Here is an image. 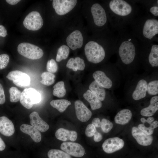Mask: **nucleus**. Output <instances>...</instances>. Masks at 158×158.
Masks as SVG:
<instances>
[{"label": "nucleus", "instance_id": "nucleus-20", "mask_svg": "<svg viewBox=\"0 0 158 158\" xmlns=\"http://www.w3.org/2000/svg\"><path fill=\"white\" fill-rule=\"evenodd\" d=\"M20 130L22 132L29 135L35 142H39L41 141L42 136L40 131L33 126L23 124L20 126Z\"/></svg>", "mask_w": 158, "mask_h": 158}, {"label": "nucleus", "instance_id": "nucleus-32", "mask_svg": "<svg viewBox=\"0 0 158 158\" xmlns=\"http://www.w3.org/2000/svg\"><path fill=\"white\" fill-rule=\"evenodd\" d=\"M47 155L49 158H72L71 155L65 152L56 149L50 150Z\"/></svg>", "mask_w": 158, "mask_h": 158}, {"label": "nucleus", "instance_id": "nucleus-44", "mask_svg": "<svg viewBox=\"0 0 158 158\" xmlns=\"http://www.w3.org/2000/svg\"><path fill=\"white\" fill-rule=\"evenodd\" d=\"M7 31L2 25H0V36L5 37L7 35Z\"/></svg>", "mask_w": 158, "mask_h": 158}, {"label": "nucleus", "instance_id": "nucleus-2", "mask_svg": "<svg viewBox=\"0 0 158 158\" xmlns=\"http://www.w3.org/2000/svg\"><path fill=\"white\" fill-rule=\"evenodd\" d=\"M118 52L120 59L126 65L130 64L136 55L135 45L131 38L125 39L120 43Z\"/></svg>", "mask_w": 158, "mask_h": 158}, {"label": "nucleus", "instance_id": "nucleus-28", "mask_svg": "<svg viewBox=\"0 0 158 158\" xmlns=\"http://www.w3.org/2000/svg\"><path fill=\"white\" fill-rule=\"evenodd\" d=\"M53 95L60 98L63 97L66 95V91L64 83L63 81H60L56 83L53 86Z\"/></svg>", "mask_w": 158, "mask_h": 158}, {"label": "nucleus", "instance_id": "nucleus-30", "mask_svg": "<svg viewBox=\"0 0 158 158\" xmlns=\"http://www.w3.org/2000/svg\"><path fill=\"white\" fill-rule=\"evenodd\" d=\"M158 110V102H157L154 104H150L148 107L142 109L140 113L142 116L150 117L153 116Z\"/></svg>", "mask_w": 158, "mask_h": 158}, {"label": "nucleus", "instance_id": "nucleus-40", "mask_svg": "<svg viewBox=\"0 0 158 158\" xmlns=\"http://www.w3.org/2000/svg\"><path fill=\"white\" fill-rule=\"evenodd\" d=\"M6 99L3 87L0 83V104H2L5 102Z\"/></svg>", "mask_w": 158, "mask_h": 158}, {"label": "nucleus", "instance_id": "nucleus-41", "mask_svg": "<svg viewBox=\"0 0 158 158\" xmlns=\"http://www.w3.org/2000/svg\"><path fill=\"white\" fill-rule=\"evenodd\" d=\"M93 139L94 141L96 142L101 141L103 138L102 135L99 132L97 131L94 135Z\"/></svg>", "mask_w": 158, "mask_h": 158}, {"label": "nucleus", "instance_id": "nucleus-21", "mask_svg": "<svg viewBox=\"0 0 158 158\" xmlns=\"http://www.w3.org/2000/svg\"><path fill=\"white\" fill-rule=\"evenodd\" d=\"M147 86V83L145 80L143 79L140 80L133 93V99L138 100L144 98L146 96Z\"/></svg>", "mask_w": 158, "mask_h": 158}, {"label": "nucleus", "instance_id": "nucleus-45", "mask_svg": "<svg viewBox=\"0 0 158 158\" xmlns=\"http://www.w3.org/2000/svg\"><path fill=\"white\" fill-rule=\"evenodd\" d=\"M154 118L152 117H149L147 119L144 118H142L140 119V121L143 123H147L150 124L151 123L154 121Z\"/></svg>", "mask_w": 158, "mask_h": 158}, {"label": "nucleus", "instance_id": "nucleus-18", "mask_svg": "<svg viewBox=\"0 0 158 158\" xmlns=\"http://www.w3.org/2000/svg\"><path fill=\"white\" fill-rule=\"evenodd\" d=\"M55 136L58 140L64 142L69 140L74 142L77 139V133L75 131L61 128L56 130Z\"/></svg>", "mask_w": 158, "mask_h": 158}, {"label": "nucleus", "instance_id": "nucleus-42", "mask_svg": "<svg viewBox=\"0 0 158 158\" xmlns=\"http://www.w3.org/2000/svg\"><path fill=\"white\" fill-rule=\"evenodd\" d=\"M150 11L153 15L155 16H158V6H154L151 7L150 9Z\"/></svg>", "mask_w": 158, "mask_h": 158}, {"label": "nucleus", "instance_id": "nucleus-15", "mask_svg": "<svg viewBox=\"0 0 158 158\" xmlns=\"http://www.w3.org/2000/svg\"><path fill=\"white\" fill-rule=\"evenodd\" d=\"M133 136L139 145L144 146L150 145L152 143L153 138L151 135H148L134 126L132 128Z\"/></svg>", "mask_w": 158, "mask_h": 158}, {"label": "nucleus", "instance_id": "nucleus-10", "mask_svg": "<svg viewBox=\"0 0 158 158\" xmlns=\"http://www.w3.org/2000/svg\"><path fill=\"white\" fill-rule=\"evenodd\" d=\"M60 148L62 151L70 155L80 157L83 156L85 153V150L83 147L78 143L71 142H65L61 145Z\"/></svg>", "mask_w": 158, "mask_h": 158}, {"label": "nucleus", "instance_id": "nucleus-36", "mask_svg": "<svg viewBox=\"0 0 158 158\" xmlns=\"http://www.w3.org/2000/svg\"><path fill=\"white\" fill-rule=\"evenodd\" d=\"M58 69L57 64L54 59H51L48 61L47 64V70L48 72L55 73L57 71Z\"/></svg>", "mask_w": 158, "mask_h": 158}, {"label": "nucleus", "instance_id": "nucleus-1", "mask_svg": "<svg viewBox=\"0 0 158 158\" xmlns=\"http://www.w3.org/2000/svg\"><path fill=\"white\" fill-rule=\"evenodd\" d=\"M84 51L88 61L94 63L102 62L105 56V51L103 47L94 41L87 42L85 47Z\"/></svg>", "mask_w": 158, "mask_h": 158}, {"label": "nucleus", "instance_id": "nucleus-25", "mask_svg": "<svg viewBox=\"0 0 158 158\" xmlns=\"http://www.w3.org/2000/svg\"><path fill=\"white\" fill-rule=\"evenodd\" d=\"M89 90L100 101H104L106 97V91L103 87L99 85L95 81L89 85Z\"/></svg>", "mask_w": 158, "mask_h": 158}, {"label": "nucleus", "instance_id": "nucleus-6", "mask_svg": "<svg viewBox=\"0 0 158 158\" xmlns=\"http://www.w3.org/2000/svg\"><path fill=\"white\" fill-rule=\"evenodd\" d=\"M23 24L28 29L36 31L42 28L43 24V21L38 12L32 11L25 17L23 21Z\"/></svg>", "mask_w": 158, "mask_h": 158}, {"label": "nucleus", "instance_id": "nucleus-33", "mask_svg": "<svg viewBox=\"0 0 158 158\" xmlns=\"http://www.w3.org/2000/svg\"><path fill=\"white\" fill-rule=\"evenodd\" d=\"M9 92L11 102H16L20 100L21 92L17 88L12 87L9 89Z\"/></svg>", "mask_w": 158, "mask_h": 158}, {"label": "nucleus", "instance_id": "nucleus-27", "mask_svg": "<svg viewBox=\"0 0 158 158\" xmlns=\"http://www.w3.org/2000/svg\"><path fill=\"white\" fill-rule=\"evenodd\" d=\"M148 59L149 63L152 67L158 66V45L157 44H154L152 46Z\"/></svg>", "mask_w": 158, "mask_h": 158}, {"label": "nucleus", "instance_id": "nucleus-29", "mask_svg": "<svg viewBox=\"0 0 158 158\" xmlns=\"http://www.w3.org/2000/svg\"><path fill=\"white\" fill-rule=\"evenodd\" d=\"M70 53L69 47L65 45L61 46L58 49L56 56V61L59 62L67 58Z\"/></svg>", "mask_w": 158, "mask_h": 158}, {"label": "nucleus", "instance_id": "nucleus-3", "mask_svg": "<svg viewBox=\"0 0 158 158\" xmlns=\"http://www.w3.org/2000/svg\"><path fill=\"white\" fill-rule=\"evenodd\" d=\"M41 100L40 94L34 88L29 87L25 88L21 92L20 101L23 107L30 109Z\"/></svg>", "mask_w": 158, "mask_h": 158}, {"label": "nucleus", "instance_id": "nucleus-12", "mask_svg": "<svg viewBox=\"0 0 158 158\" xmlns=\"http://www.w3.org/2000/svg\"><path fill=\"white\" fill-rule=\"evenodd\" d=\"M124 145V142L123 140L115 137L105 140L102 144V147L105 152L111 154L121 149Z\"/></svg>", "mask_w": 158, "mask_h": 158}, {"label": "nucleus", "instance_id": "nucleus-19", "mask_svg": "<svg viewBox=\"0 0 158 158\" xmlns=\"http://www.w3.org/2000/svg\"><path fill=\"white\" fill-rule=\"evenodd\" d=\"M92 75L95 81L104 88L109 89L112 87V81L103 71H96L93 73Z\"/></svg>", "mask_w": 158, "mask_h": 158}, {"label": "nucleus", "instance_id": "nucleus-37", "mask_svg": "<svg viewBox=\"0 0 158 158\" xmlns=\"http://www.w3.org/2000/svg\"><path fill=\"white\" fill-rule=\"evenodd\" d=\"M9 61V57L8 54L0 55V70L5 68L8 65Z\"/></svg>", "mask_w": 158, "mask_h": 158}, {"label": "nucleus", "instance_id": "nucleus-47", "mask_svg": "<svg viewBox=\"0 0 158 158\" xmlns=\"http://www.w3.org/2000/svg\"><path fill=\"white\" fill-rule=\"evenodd\" d=\"M20 1V0H6V1L8 4L11 5H15L17 4Z\"/></svg>", "mask_w": 158, "mask_h": 158}, {"label": "nucleus", "instance_id": "nucleus-5", "mask_svg": "<svg viewBox=\"0 0 158 158\" xmlns=\"http://www.w3.org/2000/svg\"><path fill=\"white\" fill-rule=\"evenodd\" d=\"M109 6L113 13L120 17L128 16L131 14L133 11L131 5L124 0H111L109 2Z\"/></svg>", "mask_w": 158, "mask_h": 158}, {"label": "nucleus", "instance_id": "nucleus-49", "mask_svg": "<svg viewBox=\"0 0 158 158\" xmlns=\"http://www.w3.org/2000/svg\"><path fill=\"white\" fill-rule=\"evenodd\" d=\"M158 96H155L152 97L150 100V104H154L158 102Z\"/></svg>", "mask_w": 158, "mask_h": 158}, {"label": "nucleus", "instance_id": "nucleus-48", "mask_svg": "<svg viewBox=\"0 0 158 158\" xmlns=\"http://www.w3.org/2000/svg\"><path fill=\"white\" fill-rule=\"evenodd\" d=\"M158 126V121H155L152 122L150 124V127L153 129L157 127Z\"/></svg>", "mask_w": 158, "mask_h": 158}, {"label": "nucleus", "instance_id": "nucleus-11", "mask_svg": "<svg viewBox=\"0 0 158 158\" xmlns=\"http://www.w3.org/2000/svg\"><path fill=\"white\" fill-rule=\"evenodd\" d=\"M91 11L95 25L102 27L106 23L107 16L103 8L99 4L95 3L91 6Z\"/></svg>", "mask_w": 158, "mask_h": 158}, {"label": "nucleus", "instance_id": "nucleus-17", "mask_svg": "<svg viewBox=\"0 0 158 158\" xmlns=\"http://www.w3.org/2000/svg\"><path fill=\"white\" fill-rule=\"evenodd\" d=\"M15 131L12 121L5 116L0 117V133L3 135L9 137L12 135Z\"/></svg>", "mask_w": 158, "mask_h": 158}, {"label": "nucleus", "instance_id": "nucleus-14", "mask_svg": "<svg viewBox=\"0 0 158 158\" xmlns=\"http://www.w3.org/2000/svg\"><path fill=\"white\" fill-rule=\"evenodd\" d=\"M83 40L81 32L78 30L72 32L67 36L66 39L68 45L73 50L77 48H80L83 45Z\"/></svg>", "mask_w": 158, "mask_h": 158}, {"label": "nucleus", "instance_id": "nucleus-24", "mask_svg": "<svg viewBox=\"0 0 158 158\" xmlns=\"http://www.w3.org/2000/svg\"><path fill=\"white\" fill-rule=\"evenodd\" d=\"M66 66L74 71H76L78 70H83L85 67V64L83 59L76 57L75 59L71 58L67 61Z\"/></svg>", "mask_w": 158, "mask_h": 158}, {"label": "nucleus", "instance_id": "nucleus-13", "mask_svg": "<svg viewBox=\"0 0 158 158\" xmlns=\"http://www.w3.org/2000/svg\"><path fill=\"white\" fill-rule=\"evenodd\" d=\"M74 104L75 114L78 119L83 122L88 121L91 117V111L80 100L76 101Z\"/></svg>", "mask_w": 158, "mask_h": 158}, {"label": "nucleus", "instance_id": "nucleus-35", "mask_svg": "<svg viewBox=\"0 0 158 158\" xmlns=\"http://www.w3.org/2000/svg\"><path fill=\"white\" fill-rule=\"evenodd\" d=\"M101 128L103 132L105 133H109L113 126L112 123L109 120L103 118L101 121Z\"/></svg>", "mask_w": 158, "mask_h": 158}, {"label": "nucleus", "instance_id": "nucleus-43", "mask_svg": "<svg viewBox=\"0 0 158 158\" xmlns=\"http://www.w3.org/2000/svg\"><path fill=\"white\" fill-rule=\"evenodd\" d=\"M91 124L95 127H100L101 126V121L100 119L98 118H93Z\"/></svg>", "mask_w": 158, "mask_h": 158}, {"label": "nucleus", "instance_id": "nucleus-39", "mask_svg": "<svg viewBox=\"0 0 158 158\" xmlns=\"http://www.w3.org/2000/svg\"><path fill=\"white\" fill-rule=\"evenodd\" d=\"M138 128L143 132L148 135H152L154 132V129L150 126L147 127L144 124H140L138 126Z\"/></svg>", "mask_w": 158, "mask_h": 158}, {"label": "nucleus", "instance_id": "nucleus-4", "mask_svg": "<svg viewBox=\"0 0 158 158\" xmlns=\"http://www.w3.org/2000/svg\"><path fill=\"white\" fill-rule=\"evenodd\" d=\"M17 50L20 55L32 60L40 59L44 55L43 51L40 48L28 43L20 44L18 46Z\"/></svg>", "mask_w": 158, "mask_h": 158}, {"label": "nucleus", "instance_id": "nucleus-31", "mask_svg": "<svg viewBox=\"0 0 158 158\" xmlns=\"http://www.w3.org/2000/svg\"><path fill=\"white\" fill-rule=\"evenodd\" d=\"M41 76L42 80L40 81V82L43 85L49 86L54 82L55 76L53 73L44 72L41 74Z\"/></svg>", "mask_w": 158, "mask_h": 158}, {"label": "nucleus", "instance_id": "nucleus-16", "mask_svg": "<svg viewBox=\"0 0 158 158\" xmlns=\"http://www.w3.org/2000/svg\"><path fill=\"white\" fill-rule=\"evenodd\" d=\"M29 117L31 125L39 131L44 132L49 129V125L42 119L37 112L34 111L31 113L29 115Z\"/></svg>", "mask_w": 158, "mask_h": 158}, {"label": "nucleus", "instance_id": "nucleus-7", "mask_svg": "<svg viewBox=\"0 0 158 158\" xmlns=\"http://www.w3.org/2000/svg\"><path fill=\"white\" fill-rule=\"evenodd\" d=\"M6 78L12 81L17 86L21 88L28 87L30 84V78L26 73L18 70H15L9 72Z\"/></svg>", "mask_w": 158, "mask_h": 158}, {"label": "nucleus", "instance_id": "nucleus-23", "mask_svg": "<svg viewBox=\"0 0 158 158\" xmlns=\"http://www.w3.org/2000/svg\"><path fill=\"white\" fill-rule=\"evenodd\" d=\"M83 96L90 103L91 109L95 110L101 108L102 106L101 102L89 90H87Z\"/></svg>", "mask_w": 158, "mask_h": 158}, {"label": "nucleus", "instance_id": "nucleus-8", "mask_svg": "<svg viewBox=\"0 0 158 158\" xmlns=\"http://www.w3.org/2000/svg\"><path fill=\"white\" fill-rule=\"evenodd\" d=\"M77 2L76 0H54L52 6L57 14L63 15L72 10Z\"/></svg>", "mask_w": 158, "mask_h": 158}, {"label": "nucleus", "instance_id": "nucleus-22", "mask_svg": "<svg viewBox=\"0 0 158 158\" xmlns=\"http://www.w3.org/2000/svg\"><path fill=\"white\" fill-rule=\"evenodd\" d=\"M132 116V113L130 110L123 109L117 113L114 117V120L116 123L123 125L128 123Z\"/></svg>", "mask_w": 158, "mask_h": 158}, {"label": "nucleus", "instance_id": "nucleus-26", "mask_svg": "<svg viewBox=\"0 0 158 158\" xmlns=\"http://www.w3.org/2000/svg\"><path fill=\"white\" fill-rule=\"evenodd\" d=\"M50 104L60 112H63L71 105V103L70 101L65 99H56L51 101Z\"/></svg>", "mask_w": 158, "mask_h": 158}, {"label": "nucleus", "instance_id": "nucleus-38", "mask_svg": "<svg viewBox=\"0 0 158 158\" xmlns=\"http://www.w3.org/2000/svg\"><path fill=\"white\" fill-rule=\"evenodd\" d=\"M96 127L91 123L89 124L86 128L85 133L87 137H91L94 135L97 131Z\"/></svg>", "mask_w": 158, "mask_h": 158}, {"label": "nucleus", "instance_id": "nucleus-34", "mask_svg": "<svg viewBox=\"0 0 158 158\" xmlns=\"http://www.w3.org/2000/svg\"><path fill=\"white\" fill-rule=\"evenodd\" d=\"M151 95H155L158 93V80H154L150 82L147 84V91Z\"/></svg>", "mask_w": 158, "mask_h": 158}, {"label": "nucleus", "instance_id": "nucleus-9", "mask_svg": "<svg viewBox=\"0 0 158 158\" xmlns=\"http://www.w3.org/2000/svg\"><path fill=\"white\" fill-rule=\"evenodd\" d=\"M144 37L151 40L158 34V20L154 18H149L144 23L142 29Z\"/></svg>", "mask_w": 158, "mask_h": 158}, {"label": "nucleus", "instance_id": "nucleus-46", "mask_svg": "<svg viewBox=\"0 0 158 158\" xmlns=\"http://www.w3.org/2000/svg\"><path fill=\"white\" fill-rule=\"evenodd\" d=\"M6 147L5 144L0 137V151H2L4 150Z\"/></svg>", "mask_w": 158, "mask_h": 158}]
</instances>
